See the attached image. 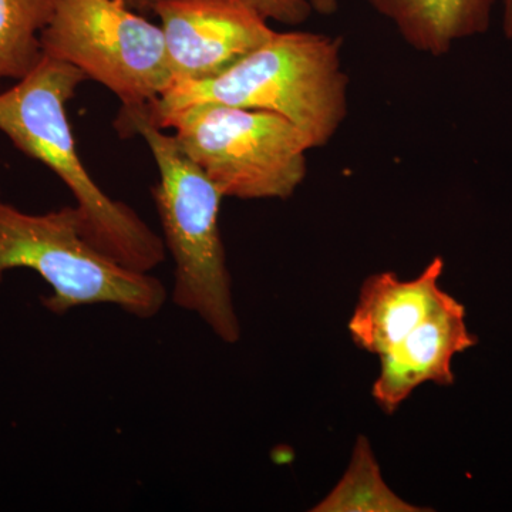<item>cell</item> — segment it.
<instances>
[{"instance_id":"cell-4","label":"cell","mask_w":512,"mask_h":512,"mask_svg":"<svg viewBox=\"0 0 512 512\" xmlns=\"http://www.w3.org/2000/svg\"><path fill=\"white\" fill-rule=\"evenodd\" d=\"M13 269H30L49 285L52 293L43 305L55 315L111 305L151 319L170 296L156 276L131 271L90 244L74 205L29 214L0 192V282Z\"/></svg>"},{"instance_id":"cell-10","label":"cell","mask_w":512,"mask_h":512,"mask_svg":"<svg viewBox=\"0 0 512 512\" xmlns=\"http://www.w3.org/2000/svg\"><path fill=\"white\" fill-rule=\"evenodd\" d=\"M389 20L404 43L416 52L447 55L454 43L490 28L497 0H367Z\"/></svg>"},{"instance_id":"cell-8","label":"cell","mask_w":512,"mask_h":512,"mask_svg":"<svg viewBox=\"0 0 512 512\" xmlns=\"http://www.w3.org/2000/svg\"><path fill=\"white\" fill-rule=\"evenodd\" d=\"M468 332L466 309L447 295L429 318L380 356V373L373 384V399L386 414H393L424 383H454L451 360L477 345Z\"/></svg>"},{"instance_id":"cell-13","label":"cell","mask_w":512,"mask_h":512,"mask_svg":"<svg viewBox=\"0 0 512 512\" xmlns=\"http://www.w3.org/2000/svg\"><path fill=\"white\" fill-rule=\"evenodd\" d=\"M133 2V0H127ZM266 18L282 25L299 26L311 18L309 0H254Z\"/></svg>"},{"instance_id":"cell-3","label":"cell","mask_w":512,"mask_h":512,"mask_svg":"<svg viewBox=\"0 0 512 512\" xmlns=\"http://www.w3.org/2000/svg\"><path fill=\"white\" fill-rule=\"evenodd\" d=\"M121 137L140 136L156 161L153 195L165 249L173 256L174 305L194 313L225 343L241 339L232 279L220 229L224 195L177 138L141 117L114 121Z\"/></svg>"},{"instance_id":"cell-14","label":"cell","mask_w":512,"mask_h":512,"mask_svg":"<svg viewBox=\"0 0 512 512\" xmlns=\"http://www.w3.org/2000/svg\"><path fill=\"white\" fill-rule=\"evenodd\" d=\"M313 12L322 16H332L338 12L339 0H309Z\"/></svg>"},{"instance_id":"cell-9","label":"cell","mask_w":512,"mask_h":512,"mask_svg":"<svg viewBox=\"0 0 512 512\" xmlns=\"http://www.w3.org/2000/svg\"><path fill=\"white\" fill-rule=\"evenodd\" d=\"M443 271V258L436 256L410 281L393 272L369 276L349 320L350 336L357 348L380 357L399 345L448 295L439 286Z\"/></svg>"},{"instance_id":"cell-15","label":"cell","mask_w":512,"mask_h":512,"mask_svg":"<svg viewBox=\"0 0 512 512\" xmlns=\"http://www.w3.org/2000/svg\"><path fill=\"white\" fill-rule=\"evenodd\" d=\"M503 30L507 39H512V0H503Z\"/></svg>"},{"instance_id":"cell-5","label":"cell","mask_w":512,"mask_h":512,"mask_svg":"<svg viewBox=\"0 0 512 512\" xmlns=\"http://www.w3.org/2000/svg\"><path fill=\"white\" fill-rule=\"evenodd\" d=\"M150 123L173 128L187 156L224 198L288 200L308 175V141L271 111L197 103Z\"/></svg>"},{"instance_id":"cell-11","label":"cell","mask_w":512,"mask_h":512,"mask_svg":"<svg viewBox=\"0 0 512 512\" xmlns=\"http://www.w3.org/2000/svg\"><path fill=\"white\" fill-rule=\"evenodd\" d=\"M57 0H0V80H20L42 59L40 36Z\"/></svg>"},{"instance_id":"cell-2","label":"cell","mask_w":512,"mask_h":512,"mask_svg":"<svg viewBox=\"0 0 512 512\" xmlns=\"http://www.w3.org/2000/svg\"><path fill=\"white\" fill-rule=\"evenodd\" d=\"M342 46L339 36L276 30L265 45L218 76L174 84L148 109L119 116L154 121L191 104H227L279 114L301 131L311 150L325 147L348 117Z\"/></svg>"},{"instance_id":"cell-7","label":"cell","mask_w":512,"mask_h":512,"mask_svg":"<svg viewBox=\"0 0 512 512\" xmlns=\"http://www.w3.org/2000/svg\"><path fill=\"white\" fill-rule=\"evenodd\" d=\"M160 19L173 84L212 79L274 37L254 0H133Z\"/></svg>"},{"instance_id":"cell-1","label":"cell","mask_w":512,"mask_h":512,"mask_svg":"<svg viewBox=\"0 0 512 512\" xmlns=\"http://www.w3.org/2000/svg\"><path fill=\"white\" fill-rule=\"evenodd\" d=\"M87 80L73 64L42 56L32 72L0 93V133L72 192L90 244L131 271L151 274L167 256L163 237L130 205L101 190L77 151L67 104Z\"/></svg>"},{"instance_id":"cell-12","label":"cell","mask_w":512,"mask_h":512,"mask_svg":"<svg viewBox=\"0 0 512 512\" xmlns=\"http://www.w3.org/2000/svg\"><path fill=\"white\" fill-rule=\"evenodd\" d=\"M312 511L316 512H420L390 490L380 474L366 437H359L352 461L338 485Z\"/></svg>"},{"instance_id":"cell-6","label":"cell","mask_w":512,"mask_h":512,"mask_svg":"<svg viewBox=\"0 0 512 512\" xmlns=\"http://www.w3.org/2000/svg\"><path fill=\"white\" fill-rule=\"evenodd\" d=\"M40 45L116 94L120 113L148 109L173 84L163 30L127 0H57Z\"/></svg>"}]
</instances>
